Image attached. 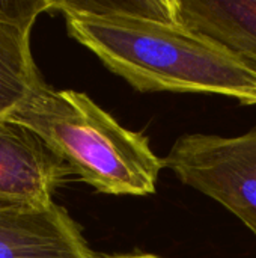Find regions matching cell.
I'll use <instances>...</instances> for the list:
<instances>
[{"mask_svg":"<svg viewBox=\"0 0 256 258\" xmlns=\"http://www.w3.org/2000/svg\"><path fill=\"white\" fill-rule=\"evenodd\" d=\"M163 162L180 181L222 204L256 237V127L232 138L184 135Z\"/></svg>","mask_w":256,"mask_h":258,"instance_id":"cell-3","label":"cell"},{"mask_svg":"<svg viewBox=\"0 0 256 258\" xmlns=\"http://www.w3.org/2000/svg\"><path fill=\"white\" fill-rule=\"evenodd\" d=\"M98 258H158L154 254H127V255H113V257H98Z\"/></svg>","mask_w":256,"mask_h":258,"instance_id":"cell-9","label":"cell"},{"mask_svg":"<svg viewBox=\"0 0 256 258\" xmlns=\"http://www.w3.org/2000/svg\"><path fill=\"white\" fill-rule=\"evenodd\" d=\"M178 23L211 38L256 73V0H172Z\"/></svg>","mask_w":256,"mask_h":258,"instance_id":"cell-6","label":"cell"},{"mask_svg":"<svg viewBox=\"0 0 256 258\" xmlns=\"http://www.w3.org/2000/svg\"><path fill=\"white\" fill-rule=\"evenodd\" d=\"M35 132L83 183L106 195L146 197L161 169L149 139L122 127L83 92L56 91L45 82L11 115Z\"/></svg>","mask_w":256,"mask_h":258,"instance_id":"cell-2","label":"cell"},{"mask_svg":"<svg viewBox=\"0 0 256 258\" xmlns=\"http://www.w3.org/2000/svg\"><path fill=\"white\" fill-rule=\"evenodd\" d=\"M44 83L35 65L30 33L0 26V118L11 116Z\"/></svg>","mask_w":256,"mask_h":258,"instance_id":"cell-7","label":"cell"},{"mask_svg":"<svg viewBox=\"0 0 256 258\" xmlns=\"http://www.w3.org/2000/svg\"><path fill=\"white\" fill-rule=\"evenodd\" d=\"M72 175L68 165L30 128L0 118V206H47Z\"/></svg>","mask_w":256,"mask_h":258,"instance_id":"cell-4","label":"cell"},{"mask_svg":"<svg viewBox=\"0 0 256 258\" xmlns=\"http://www.w3.org/2000/svg\"><path fill=\"white\" fill-rule=\"evenodd\" d=\"M71 38L139 92L217 94L256 104V73L211 38L178 23L91 14L53 0Z\"/></svg>","mask_w":256,"mask_h":258,"instance_id":"cell-1","label":"cell"},{"mask_svg":"<svg viewBox=\"0 0 256 258\" xmlns=\"http://www.w3.org/2000/svg\"><path fill=\"white\" fill-rule=\"evenodd\" d=\"M0 258H98L56 203L0 206Z\"/></svg>","mask_w":256,"mask_h":258,"instance_id":"cell-5","label":"cell"},{"mask_svg":"<svg viewBox=\"0 0 256 258\" xmlns=\"http://www.w3.org/2000/svg\"><path fill=\"white\" fill-rule=\"evenodd\" d=\"M53 0H0V26L32 33L39 14L51 11Z\"/></svg>","mask_w":256,"mask_h":258,"instance_id":"cell-8","label":"cell"}]
</instances>
